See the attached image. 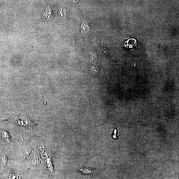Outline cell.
I'll use <instances>...</instances> for the list:
<instances>
[{"instance_id":"cell-1","label":"cell","mask_w":179,"mask_h":179,"mask_svg":"<svg viewBox=\"0 0 179 179\" xmlns=\"http://www.w3.org/2000/svg\"><path fill=\"white\" fill-rule=\"evenodd\" d=\"M76 170L81 174L87 175H95L100 172V169L86 167H79L76 169Z\"/></svg>"},{"instance_id":"cell-8","label":"cell","mask_w":179,"mask_h":179,"mask_svg":"<svg viewBox=\"0 0 179 179\" xmlns=\"http://www.w3.org/2000/svg\"><path fill=\"white\" fill-rule=\"evenodd\" d=\"M100 51L103 54H106L108 53V51L104 47H101L100 48Z\"/></svg>"},{"instance_id":"cell-6","label":"cell","mask_w":179,"mask_h":179,"mask_svg":"<svg viewBox=\"0 0 179 179\" xmlns=\"http://www.w3.org/2000/svg\"><path fill=\"white\" fill-rule=\"evenodd\" d=\"M66 10L63 7H61L59 10V16L60 18L63 19L66 16Z\"/></svg>"},{"instance_id":"cell-9","label":"cell","mask_w":179,"mask_h":179,"mask_svg":"<svg viewBox=\"0 0 179 179\" xmlns=\"http://www.w3.org/2000/svg\"><path fill=\"white\" fill-rule=\"evenodd\" d=\"M91 57L92 59H95V60L96 59V58H97L96 53H92L91 55Z\"/></svg>"},{"instance_id":"cell-4","label":"cell","mask_w":179,"mask_h":179,"mask_svg":"<svg viewBox=\"0 0 179 179\" xmlns=\"http://www.w3.org/2000/svg\"><path fill=\"white\" fill-rule=\"evenodd\" d=\"M52 11L49 7L46 8V10L44 14V20L45 21H47L48 20H50L52 18Z\"/></svg>"},{"instance_id":"cell-3","label":"cell","mask_w":179,"mask_h":179,"mask_svg":"<svg viewBox=\"0 0 179 179\" xmlns=\"http://www.w3.org/2000/svg\"><path fill=\"white\" fill-rule=\"evenodd\" d=\"M137 41L135 39H129L124 42V46L127 49H131L135 48L137 46Z\"/></svg>"},{"instance_id":"cell-7","label":"cell","mask_w":179,"mask_h":179,"mask_svg":"<svg viewBox=\"0 0 179 179\" xmlns=\"http://www.w3.org/2000/svg\"><path fill=\"white\" fill-rule=\"evenodd\" d=\"M7 158L6 156L3 155L1 159V161H2V164L4 165L7 162Z\"/></svg>"},{"instance_id":"cell-2","label":"cell","mask_w":179,"mask_h":179,"mask_svg":"<svg viewBox=\"0 0 179 179\" xmlns=\"http://www.w3.org/2000/svg\"><path fill=\"white\" fill-rule=\"evenodd\" d=\"M14 120L18 125L21 126L30 127L32 123L28 118L24 116H16Z\"/></svg>"},{"instance_id":"cell-5","label":"cell","mask_w":179,"mask_h":179,"mask_svg":"<svg viewBox=\"0 0 179 179\" xmlns=\"http://www.w3.org/2000/svg\"><path fill=\"white\" fill-rule=\"evenodd\" d=\"M2 137L5 142L10 143L11 142V139L8 133L5 130H3L2 133Z\"/></svg>"}]
</instances>
